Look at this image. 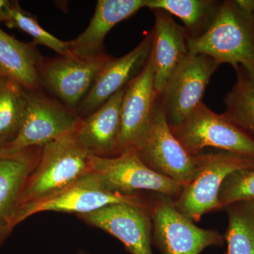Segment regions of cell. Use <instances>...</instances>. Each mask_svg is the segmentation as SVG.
<instances>
[{
  "instance_id": "obj_22",
  "label": "cell",
  "mask_w": 254,
  "mask_h": 254,
  "mask_svg": "<svg viewBox=\"0 0 254 254\" xmlns=\"http://www.w3.org/2000/svg\"><path fill=\"white\" fill-rule=\"evenodd\" d=\"M237 81L224 98V115L254 141V83L243 66L236 68Z\"/></svg>"
},
{
  "instance_id": "obj_14",
  "label": "cell",
  "mask_w": 254,
  "mask_h": 254,
  "mask_svg": "<svg viewBox=\"0 0 254 254\" xmlns=\"http://www.w3.org/2000/svg\"><path fill=\"white\" fill-rule=\"evenodd\" d=\"M153 42L152 30L130 53L117 59L113 58L105 65L76 108L75 113L78 118H84L93 113L141 73L151 55Z\"/></svg>"
},
{
  "instance_id": "obj_25",
  "label": "cell",
  "mask_w": 254,
  "mask_h": 254,
  "mask_svg": "<svg viewBox=\"0 0 254 254\" xmlns=\"http://www.w3.org/2000/svg\"><path fill=\"white\" fill-rule=\"evenodd\" d=\"M254 199V169L234 172L226 177L218 194L220 210L237 202Z\"/></svg>"
},
{
  "instance_id": "obj_26",
  "label": "cell",
  "mask_w": 254,
  "mask_h": 254,
  "mask_svg": "<svg viewBox=\"0 0 254 254\" xmlns=\"http://www.w3.org/2000/svg\"><path fill=\"white\" fill-rule=\"evenodd\" d=\"M12 1L0 0V23H6L9 19Z\"/></svg>"
},
{
  "instance_id": "obj_9",
  "label": "cell",
  "mask_w": 254,
  "mask_h": 254,
  "mask_svg": "<svg viewBox=\"0 0 254 254\" xmlns=\"http://www.w3.org/2000/svg\"><path fill=\"white\" fill-rule=\"evenodd\" d=\"M22 125L14 141L1 149L16 151L43 146L76 131L81 118L43 91H28Z\"/></svg>"
},
{
  "instance_id": "obj_2",
  "label": "cell",
  "mask_w": 254,
  "mask_h": 254,
  "mask_svg": "<svg viewBox=\"0 0 254 254\" xmlns=\"http://www.w3.org/2000/svg\"><path fill=\"white\" fill-rule=\"evenodd\" d=\"M89 156L75 131L42 146L38 163L25 185L20 208L48 198L76 182L91 170Z\"/></svg>"
},
{
  "instance_id": "obj_21",
  "label": "cell",
  "mask_w": 254,
  "mask_h": 254,
  "mask_svg": "<svg viewBox=\"0 0 254 254\" xmlns=\"http://www.w3.org/2000/svg\"><path fill=\"white\" fill-rule=\"evenodd\" d=\"M27 106V92L11 78H0V148L18 136Z\"/></svg>"
},
{
  "instance_id": "obj_24",
  "label": "cell",
  "mask_w": 254,
  "mask_h": 254,
  "mask_svg": "<svg viewBox=\"0 0 254 254\" xmlns=\"http://www.w3.org/2000/svg\"><path fill=\"white\" fill-rule=\"evenodd\" d=\"M9 28H16L27 33L35 45H42L54 50L58 55L71 54L69 41H63L42 27L38 18L21 7L18 1H12L9 19L5 23Z\"/></svg>"
},
{
  "instance_id": "obj_5",
  "label": "cell",
  "mask_w": 254,
  "mask_h": 254,
  "mask_svg": "<svg viewBox=\"0 0 254 254\" xmlns=\"http://www.w3.org/2000/svg\"><path fill=\"white\" fill-rule=\"evenodd\" d=\"M122 203L148 205L149 199L142 194L128 195L115 191L98 174L91 170L58 193L21 206L18 210L16 225L31 215L42 212L84 215L93 213L107 205Z\"/></svg>"
},
{
  "instance_id": "obj_16",
  "label": "cell",
  "mask_w": 254,
  "mask_h": 254,
  "mask_svg": "<svg viewBox=\"0 0 254 254\" xmlns=\"http://www.w3.org/2000/svg\"><path fill=\"white\" fill-rule=\"evenodd\" d=\"M155 22L153 28L151 57L154 68L155 89L158 95L179 65L190 54L186 30L163 10H153Z\"/></svg>"
},
{
  "instance_id": "obj_6",
  "label": "cell",
  "mask_w": 254,
  "mask_h": 254,
  "mask_svg": "<svg viewBox=\"0 0 254 254\" xmlns=\"http://www.w3.org/2000/svg\"><path fill=\"white\" fill-rule=\"evenodd\" d=\"M188 153L197 155L206 147L254 158V141L225 116L203 103L181 124L170 127Z\"/></svg>"
},
{
  "instance_id": "obj_13",
  "label": "cell",
  "mask_w": 254,
  "mask_h": 254,
  "mask_svg": "<svg viewBox=\"0 0 254 254\" xmlns=\"http://www.w3.org/2000/svg\"><path fill=\"white\" fill-rule=\"evenodd\" d=\"M78 217L116 237L130 254H153L149 205L116 203Z\"/></svg>"
},
{
  "instance_id": "obj_19",
  "label": "cell",
  "mask_w": 254,
  "mask_h": 254,
  "mask_svg": "<svg viewBox=\"0 0 254 254\" xmlns=\"http://www.w3.org/2000/svg\"><path fill=\"white\" fill-rule=\"evenodd\" d=\"M43 56L36 45L18 41L0 28V71L28 91H42L38 67Z\"/></svg>"
},
{
  "instance_id": "obj_27",
  "label": "cell",
  "mask_w": 254,
  "mask_h": 254,
  "mask_svg": "<svg viewBox=\"0 0 254 254\" xmlns=\"http://www.w3.org/2000/svg\"><path fill=\"white\" fill-rule=\"evenodd\" d=\"M242 9L254 16V0H236Z\"/></svg>"
},
{
  "instance_id": "obj_7",
  "label": "cell",
  "mask_w": 254,
  "mask_h": 254,
  "mask_svg": "<svg viewBox=\"0 0 254 254\" xmlns=\"http://www.w3.org/2000/svg\"><path fill=\"white\" fill-rule=\"evenodd\" d=\"M112 58L106 53L88 58L71 54L43 57L38 67L40 86L75 113L98 73Z\"/></svg>"
},
{
  "instance_id": "obj_28",
  "label": "cell",
  "mask_w": 254,
  "mask_h": 254,
  "mask_svg": "<svg viewBox=\"0 0 254 254\" xmlns=\"http://www.w3.org/2000/svg\"><path fill=\"white\" fill-rule=\"evenodd\" d=\"M246 72L247 73L248 76H250L251 80L254 82V66H250V67L245 68Z\"/></svg>"
},
{
  "instance_id": "obj_20",
  "label": "cell",
  "mask_w": 254,
  "mask_h": 254,
  "mask_svg": "<svg viewBox=\"0 0 254 254\" xmlns=\"http://www.w3.org/2000/svg\"><path fill=\"white\" fill-rule=\"evenodd\" d=\"M221 3L216 0H147L145 7L163 10L180 18L189 39H195L210 27Z\"/></svg>"
},
{
  "instance_id": "obj_1",
  "label": "cell",
  "mask_w": 254,
  "mask_h": 254,
  "mask_svg": "<svg viewBox=\"0 0 254 254\" xmlns=\"http://www.w3.org/2000/svg\"><path fill=\"white\" fill-rule=\"evenodd\" d=\"M190 54H202L235 69L254 66V16L236 0L222 1L218 14L203 36L188 39Z\"/></svg>"
},
{
  "instance_id": "obj_23",
  "label": "cell",
  "mask_w": 254,
  "mask_h": 254,
  "mask_svg": "<svg viewBox=\"0 0 254 254\" xmlns=\"http://www.w3.org/2000/svg\"><path fill=\"white\" fill-rule=\"evenodd\" d=\"M224 210L228 215L223 235L227 254H254V199L232 203Z\"/></svg>"
},
{
  "instance_id": "obj_17",
  "label": "cell",
  "mask_w": 254,
  "mask_h": 254,
  "mask_svg": "<svg viewBox=\"0 0 254 254\" xmlns=\"http://www.w3.org/2000/svg\"><path fill=\"white\" fill-rule=\"evenodd\" d=\"M126 88L93 113L81 118L75 132L90 155L102 158L120 155L121 104Z\"/></svg>"
},
{
  "instance_id": "obj_18",
  "label": "cell",
  "mask_w": 254,
  "mask_h": 254,
  "mask_svg": "<svg viewBox=\"0 0 254 254\" xmlns=\"http://www.w3.org/2000/svg\"><path fill=\"white\" fill-rule=\"evenodd\" d=\"M146 2L147 0H98L88 26L69 41L70 53L81 58L104 54V40L110 30L145 7Z\"/></svg>"
},
{
  "instance_id": "obj_11",
  "label": "cell",
  "mask_w": 254,
  "mask_h": 254,
  "mask_svg": "<svg viewBox=\"0 0 254 254\" xmlns=\"http://www.w3.org/2000/svg\"><path fill=\"white\" fill-rule=\"evenodd\" d=\"M89 166L115 191L141 194V191L161 193L175 199L182 186L147 167L138 152L128 151L113 158L90 155Z\"/></svg>"
},
{
  "instance_id": "obj_4",
  "label": "cell",
  "mask_w": 254,
  "mask_h": 254,
  "mask_svg": "<svg viewBox=\"0 0 254 254\" xmlns=\"http://www.w3.org/2000/svg\"><path fill=\"white\" fill-rule=\"evenodd\" d=\"M148 199L152 244L161 254H200L210 246L223 245V235L196 226L177 210L172 197L152 193Z\"/></svg>"
},
{
  "instance_id": "obj_29",
  "label": "cell",
  "mask_w": 254,
  "mask_h": 254,
  "mask_svg": "<svg viewBox=\"0 0 254 254\" xmlns=\"http://www.w3.org/2000/svg\"><path fill=\"white\" fill-rule=\"evenodd\" d=\"M1 76H2V74H1V71H0V78H1Z\"/></svg>"
},
{
  "instance_id": "obj_12",
  "label": "cell",
  "mask_w": 254,
  "mask_h": 254,
  "mask_svg": "<svg viewBox=\"0 0 254 254\" xmlns=\"http://www.w3.org/2000/svg\"><path fill=\"white\" fill-rule=\"evenodd\" d=\"M158 95L155 89L151 55L146 64L127 86L121 104L120 154L136 151L144 143Z\"/></svg>"
},
{
  "instance_id": "obj_30",
  "label": "cell",
  "mask_w": 254,
  "mask_h": 254,
  "mask_svg": "<svg viewBox=\"0 0 254 254\" xmlns=\"http://www.w3.org/2000/svg\"><path fill=\"white\" fill-rule=\"evenodd\" d=\"M83 254V253H81V254Z\"/></svg>"
},
{
  "instance_id": "obj_3",
  "label": "cell",
  "mask_w": 254,
  "mask_h": 254,
  "mask_svg": "<svg viewBox=\"0 0 254 254\" xmlns=\"http://www.w3.org/2000/svg\"><path fill=\"white\" fill-rule=\"evenodd\" d=\"M198 159L199 168L195 178L182 187L174 199L177 210L193 222L199 221L205 213L220 210L219 191L229 175L254 169V158L222 150L201 152Z\"/></svg>"
},
{
  "instance_id": "obj_15",
  "label": "cell",
  "mask_w": 254,
  "mask_h": 254,
  "mask_svg": "<svg viewBox=\"0 0 254 254\" xmlns=\"http://www.w3.org/2000/svg\"><path fill=\"white\" fill-rule=\"evenodd\" d=\"M41 148L33 147L16 151L0 148V246L16 226L23 190L38 163Z\"/></svg>"
},
{
  "instance_id": "obj_10",
  "label": "cell",
  "mask_w": 254,
  "mask_h": 254,
  "mask_svg": "<svg viewBox=\"0 0 254 254\" xmlns=\"http://www.w3.org/2000/svg\"><path fill=\"white\" fill-rule=\"evenodd\" d=\"M220 64L202 54H189L158 95L170 127L181 124L203 103L205 89Z\"/></svg>"
},
{
  "instance_id": "obj_8",
  "label": "cell",
  "mask_w": 254,
  "mask_h": 254,
  "mask_svg": "<svg viewBox=\"0 0 254 254\" xmlns=\"http://www.w3.org/2000/svg\"><path fill=\"white\" fill-rule=\"evenodd\" d=\"M138 153L147 167L182 187L195 178L199 168L198 154H190L174 136L158 97L149 131Z\"/></svg>"
}]
</instances>
